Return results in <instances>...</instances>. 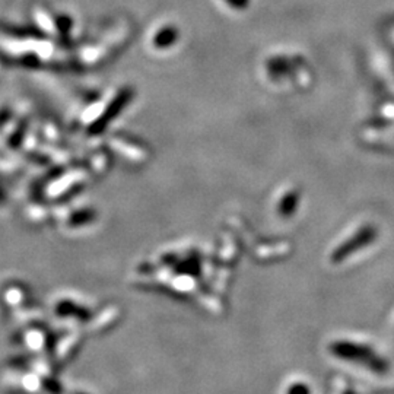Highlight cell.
<instances>
[{
	"mask_svg": "<svg viewBox=\"0 0 394 394\" xmlns=\"http://www.w3.org/2000/svg\"><path fill=\"white\" fill-rule=\"evenodd\" d=\"M330 351L340 359L355 362V364H359L361 367H365L374 372H384L387 370V362L364 344L338 342L332 344Z\"/></svg>",
	"mask_w": 394,
	"mask_h": 394,
	"instance_id": "6da1fadb",
	"label": "cell"
},
{
	"mask_svg": "<svg viewBox=\"0 0 394 394\" xmlns=\"http://www.w3.org/2000/svg\"><path fill=\"white\" fill-rule=\"evenodd\" d=\"M374 238V232L372 229H364L361 234L355 235V238L348 241L346 244H343L340 247V250L338 251V255H335V259H343L344 256H348L351 253H354V251L356 250V247H362V245H365L368 244L371 240Z\"/></svg>",
	"mask_w": 394,
	"mask_h": 394,
	"instance_id": "7a4b0ae2",
	"label": "cell"
},
{
	"mask_svg": "<svg viewBox=\"0 0 394 394\" xmlns=\"http://www.w3.org/2000/svg\"><path fill=\"white\" fill-rule=\"evenodd\" d=\"M289 394H310V390L304 384H296L291 387Z\"/></svg>",
	"mask_w": 394,
	"mask_h": 394,
	"instance_id": "3957f363",
	"label": "cell"
}]
</instances>
